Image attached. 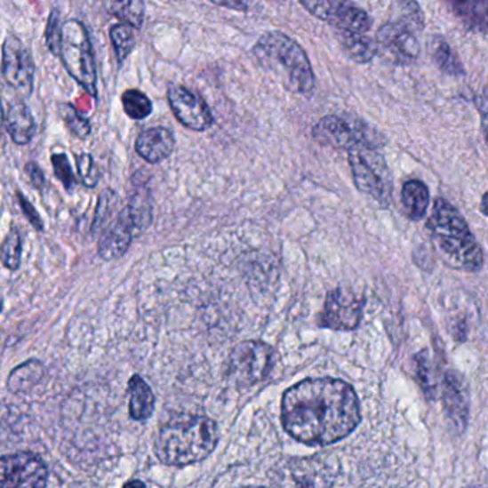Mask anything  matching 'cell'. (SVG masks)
I'll use <instances>...</instances> for the list:
<instances>
[{"label":"cell","mask_w":488,"mask_h":488,"mask_svg":"<svg viewBox=\"0 0 488 488\" xmlns=\"http://www.w3.org/2000/svg\"><path fill=\"white\" fill-rule=\"evenodd\" d=\"M283 424L291 437L307 445L334 444L361 421L353 387L335 379H308L286 389L281 403Z\"/></svg>","instance_id":"6da1fadb"},{"label":"cell","mask_w":488,"mask_h":488,"mask_svg":"<svg viewBox=\"0 0 488 488\" xmlns=\"http://www.w3.org/2000/svg\"><path fill=\"white\" fill-rule=\"evenodd\" d=\"M220 431L213 420L182 415L166 422L155 440V452L166 466H189L205 460L217 447Z\"/></svg>","instance_id":"7a4b0ae2"},{"label":"cell","mask_w":488,"mask_h":488,"mask_svg":"<svg viewBox=\"0 0 488 488\" xmlns=\"http://www.w3.org/2000/svg\"><path fill=\"white\" fill-rule=\"evenodd\" d=\"M253 56L264 69L278 77L291 92L311 96L316 89V75L308 55L301 44L288 35L272 30L253 44Z\"/></svg>","instance_id":"3957f363"},{"label":"cell","mask_w":488,"mask_h":488,"mask_svg":"<svg viewBox=\"0 0 488 488\" xmlns=\"http://www.w3.org/2000/svg\"><path fill=\"white\" fill-rule=\"evenodd\" d=\"M428 229L443 260L452 268L478 271L483 267L484 255L470 228L461 213L445 199L438 198L434 204Z\"/></svg>","instance_id":"277c9868"},{"label":"cell","mask_w":488,"mask_h":488,"mask_svg":"<svg viewBox=\"0 0 488 488\" xmlns=\"http://www.w3.org/2000/svg\"><path fill=\"white\" fill-rule=\"evenodd\" d=\"M422 29L424 15L420 4L415 0H398L396 15L377 32V52L398 65L414 62L420 55L417 35Z\"/></svg>","instance_id":"5b68a950"},{"label":"cell","mask_w":488,"mask_h":488,"mask_svg":"<svg viewBox=\"0 0 488 488\" xmlns=\"http://www.w3.org/2000/svg\"><path fill=\"white\" fill-rule=\"evenodd\" d=\"M60 58L69 76L74 77L86 93L98 96V72L92 42L84 22L69 19L62 23Z\"/></svg>","instance_id":"8992f818"},{"label":"cell","mask_w":488,"mask_h":488,"mask_svg":"<svg viewBox=\"0 0 488 488\" xmlns=\"http://www.w3.org/2000/svg\"><path fill=\"white\" fill-rule=\"evenodd\" d=\"M379 149L371 145H356L348 149V161L356 188L387 206L393 198V178Z\"/></svg>","instance_id":"52a82bcc"},{"label":"cell","mask_w":488,"mask_h":488,"mask_svg":"<svg viewBox=\"0 0 488 488\" xmlns=\"http://www.w3.org/2000/svg\"><path fill=\"white\" fill-rule=\"evenodd\" d=\"M312 136L324 147L347 149L356 145L381 148L384 138L377 129L353 115H327L312 128Z\"/></svg>","instance_id":"ba28073f"},{"label":"cell","mask_w":488,"mask_h":488,"mask_svg":"<svg viewBox=\"0 0 488 488\" xmlns=\"http://www.w3.org/2000/svg\"><path fill=\"white\" fill-rule=\"evenodd\" d=\"M274 367V349L262 341L236 346L228 361V375L238 386H253L268 377Z\"/></svg>","instance_id":"9c48e42d"},{"label":"cell","mask_w":488,"mask_h":488,"mask_svg":"<svg viewBox=\"0 0 488 488\" xmlns=\"http://www.w3.org/2000/svg\"><path fill=\"white\" fill-rule=\"evenodd\" d=\"M34 56L16 35H8L2 44V76L19 95L29 98L35 86Z\"/></svg>","instance_id":"30bf717a"},{"label":"cell","mask_w":488,"mask_h":488,"mask_svg":"<svg viewBox=\"0 0 488 488\" xmlns=\"http://www.w3.org/2000/svg\"><path fill=\"white\" fill-rule=\"evenodd\" d=\"M300 4L312 16L338 30L367 34L371 29L370 15L351 0H300Z\"/></svg>","instance_id":"8fae6325"},{"label":"cell","mask_w":488,"mask_h":488,"mask_svg":"<svg viewBox=\"0 0 488 488\" xmlns=\"http://www.w3.org/2000/svg\"><path fill=\"white\" fill-rule=\"evenodd\" d=\"M48 481V468L41 457L30 452L0 457V487H44Z\"/></svg>","instance_id":"7c38bea8"},{"label":"cell","mask_w":488,"mask_h":488,"mask_svg":"<svg viewBox=\"0 0 488 488\" xmlns=\"http://www.w3.org/2000/svg\"><path fill=\"white\" fill-rule=\"evenodd\" d=\"M168 102L180 125L195 132H203L213 124L212 112L205 100L182 84H171L168 89Z\"/></svg>","instance_id":"4fadbf2b"},{"label":"cell","mask_w":488,"mask_h":488,"mask_svg":"<svg viewBox=\"0 0 488 488\" xmlns=\"http://www.w3.org/2000/svg\"><path fill=\"white\" fill-rule=\"evenodd\" d=\"M363 298L354 294L353 291H332L325 300L321 325L331 330H354L363 318Z\"/></svg>","instance_id":"5bb4252c"},{"label":"cell","mask_w":488,"mask_h":488,"mask_svg":"<svg viewBox=\"0 0 488 488\" xmlns=\"http://www.w3.org/2000/svg\"><path fill=\"white\" fill-rule=\"evenodd\" d=\"M140 234V229L136 227L128 206H125L118 213L114 224L109 225L103 232V236H100V248H98L100 258L105 261L118 260L128 251L133 238Z\"/></svg>","instance_id":"9a60e30c"},{"label":"cell","mask_w":488,"mask_h":488,"mask_svg":"<svg viewBox=\"0 0 488 488\" xmlns=\"http://www.w3.org/2000/svg\"><path fill=\"white\" fill-rule=\"evenodd\" d=\"M177 140L172 131L165 126L148 128L138 135L135 151L143 161L159 164L172 155Z\"/></svg>","instance_id":"2e32d148"},{"label":"cell","mask_w":488,"mask_h":488,"mask_svg":"<svg viewBox=\"0 0 488 488\" xmlns=\"http://www.w3.org/2000/svg\"><path fill=\"white\" fill-rule=\"evenodd\" d=\"M4 129L11 140L19 145H28L36 135V121L29 107L23 100H15L9 105L8 115L4 116Z\"/></svg>","instance_id":"e0dca14e"},{"label":"cell","mask_w":488,"mask_h":488,"mask_svg":"<svg viewBox=\"0 0 488 488\" xmlns=\"http://www.w3.org/2000/svg\"><path fill=\"white\" fill-rule=\"evenodd\" d=\"M129 414L136 421H147L154 414L155 396L151 387L140 375L129 380Z\"/></svg>","instance_id":"ac0fdd59"},{"label":"cell","mask_w":488,"mask_h":488,"mask_svg":"<svg viewBox=\"0 0 488 488\" xmlns=\"http://www.w3.org/2000/svg\"><path fill=\"white\" fill-rule=\"evenodd\" d=\"M455 16L473 32H487V0H448Z\"/></svg>","instance_id":"d6986e66"},{"label":"cell","mask_w":488,"mask_h":488,"mask_svg":"<svg viewBox=\"0 0 488 488\" xmlns=\"http://www.w3.org/2000/svg\"><path fill=\"white\" fill-rule=\"evenodd\" d=\"M338 41L341 44L342 51L346 52L349 60L356 63H368L374 60L377 52V44L360 32H347L338 30Z\"/></svg>","instance_id":"ffe728a7"},{"label":"cell","mask_w":488,"mask_h":488,"mask_svg":"<svg viewBox=\"0 0 488 488\" xmlns=\"http://www.w3.org/2000/svg\"><path fill=\"white\" fill-rule=\"evenodd\" d=\"M401 201L404 206L407 217L412 220H420L426 215L429 205V191L421 180H412L405 182L401 194Z\"/></svg>","instance_id":"44dd1931"},{"label":"cell","mask_w":488,"mask_h":488,"mask_svg":"<svg viewBox=\"0 0 488 488\" xmlns=\"http://www.w3.org/2000/svg\"><path fill=\"white\" fill-rule=\"evenodd\" d=\"M44 367L41 361H28L12 371L8 379V388L11 393H28L37 382L44 379Z\"/></svg>","instance_id":"7402d4cb"},{"label":"cell","mask_w":488,"mask_h":488,"mask_svg":"<svg viewBox=\"0 0 488 488\" xmlns=\"http://www.w3.org/2000/svg\"><path fill=\"white\" fill-rule=\"evenodd\" d=\"M107 8L110 15L135 30H140L145 22L147 8L143 0H108Z\"/></svg>","instance_id":"603a6c76"},{"label":"cell","mask_w":488,"mask_h":488,"mask_svg":"<svg viewBox=\"0 0 488 488\" xmlns=\"http://www.w3.org/2000/svg\"><path fill=\"white\" fill-rule=\"evenodd\" d=\"M429 46H431L434 62L440 68L441 72L450 76H463V63L444 37H434L433 42H429Z\"/></svg>","instance_id":"cb8c5ba5"},{"label":"cell","mask_w":488,"mask_h":488,"mask_svg":"<svg viewBox=\"0 0 488 488\" xmlns=\"http://www.w3.org/2000/svg\"><path fill=\"white\" fill-rule=\"evenodd\" d=\"M110 42L114 46L115 56L119 67L124 65L136 46L135 29L125 23H118L109 29Z\"/></svg>","instance_id":"d4e9b609"},{"label":"cell","mask_w":488,"mask_h":488,"mask_svg":"<svg viewBox=\"0 0 488 488\" xmlns=\"http://www.w3.org/2000/svg\"><path fill=\"white\" fill-rule=\"evenodd\" d=\"M124 112L133 121H142L152 114L154 107L149 98L138 89H128L122 93Z\"/></svg>","instance_id":"484cf974"},{"label":"cell","mask_w":488,"mask_h":488,"mask_svg":"<svg viewBox=\"0 0 488 488\" xmlns=\"http://www.w3.org/2000/svg\"><path fill=\"white\" fill-rule=\"evenodd\" d=\"M60 114L69 132L76 136L77 140H84L92 132V125L89 119L84 118L72 103H63L60 108Z\"/></svg>","instance_id":"4316f807"},{"label":"cell","mask_w":488,"mask_h":488,"mask_svg":"<svg viewBox=\"0 0 488 488\" xmlns=\"http://www.w3.org/2000/svg\"><path fill=\"white\" fill-rule=\"evenodd\" d=\"M0 260L6 268L13 269V271L19 268V265L22 261V238L16 228H12L4 238L2 248H0Z\"/></svg>","instance_id":"83f0119b"},{"label":"cell","mask_w":488,"mask_h":488,"mask_svg":"<svg viewBox=\"0 0 488 488\" xmlns=\"http://www.w3.org/2000/svg\"><path fill=\"white\" fill-rule=\"evenodd\" d=\"M77 172L84 187L95 188L100 180V171L91 154H81L76 156Z\"/></svg>","instance_id":"f1b7e54d"},{"label":"cell","mask_w":488,"mask_h":488,"mask_svg":"<svg viewBox=\"0 0 488 488\" xmlns=\"http://www.w3.org/2000/svg\"><path fill=\"white\" fill-rule=\"evenodd\" d=\"M60 35H62V19H60V12L56 11V9H52L48 22H46L44 41H46V44H48L52 55L58 56V58H60Z\"/></svg>","instance_id":"f546056e"},{"label":"cell","mask_w":488,"mask_h":488,"mask_svg":"<svg viewBox=\"0 0 488 488\" xmlns=\"http://www.w3.org/2000/svg\"><path fill=\"white\" fill-rule=\"evenodd\" d=\"M52 165H53L56 177L62 182L63 187L67 188L68 191L74 189L75 185H76V180H75V175L72 172V168H70L69 159H68L67 155H52Z\"/></svg>","instance_id":"4dcf8cb0"},{"label":"cell","mask_w":488,"mask_h":488,"mask_svg":"<svg viewBox=\"0 0 488 488\" xmlns=\"http://www.w3.org/2000/svg\"><path fill=\"white\" fill-rule=\"evenodd\" d=\"M19 198V204H20V206H22L23 212H25L26 218L32 222V225H34L35 228H37V229H42V225H44V222H42L41 217H39V213H37V211L35 210L34 205L28 201V199L23 196L22 194H18Z\"/></svg>","instance_id":"1f68e13d"},{"label":"cell","mask_w":488,"mask_h":488,"mask_svg":"<svg viewBox=\"0 0 488 488\" xmlns=\"http://www.w3.org/2000/svg\"><path fill=\"white\" fill-rule=\"evenodd\" d=\"M211 4H217L220 8L231 9V11H250L253 0H210Z\"/></svg>","instance_id":"d6a6232c"},{"label":"cell","mask_w":488,"mask_h":488,"mask_svg":"<svg viewBox=\"0 0 488 488\" xmlns=\"http://www.w3.org/2000/svg\"><path fill=\"white\" fill-rule=\"evenodd\" d=\"M25 171L26 173H28V177H29L30 182H32V185H34L35 188H37V189H42V188L44 187V171L39 168L37 164H35V162L26 164Z\"/></svg>","instance_id":"836d02e7"},{"label":"cell","mask_w":488,"mask_h":488,"mask_svg":"<svg viewBox=\"0 0 488 488\" xmlns=\"http://www.w3.org/2000/svg\"><path fill=\"white\" fill-rule=\"evenodd\" d=\"M4 128V107H2V100H0V132Z\"/></svg>","instance_id":"e575fe53"},{"label":"cell","mask_w":488,"mask_h":488,"mask_svg":"<svg viewBox=\"0 0 488 488\" xmlns=\"http://www.w3.org/2000/svg\"><path fill=\"white\" fill-rule=\"evenodd\" d=\"M126 487H132V485H136V487H143V483H140V481H131V483H128V484H125Z\"/></svg>","instance_id":"d590c367"},{"label":"cell","mask_w":488,"mask_h":488,"mask_svg":"<svg viewBox=\"0 0 488 488\" xmlns=\"http://www.w3.org/2000/svg\"><path fill=\"white\" fill-rule=\"evenodd\" d=\"M2 309H4V300L0 297V312H2Z\"/></svg>","instance_id":"8d00e7d4"},{"label":"cell","mask_w":488,"mask_h":488,"mask_svg":"<svg viewBox=\"0 0 488 488\" xmlns=\"http://www.w3.org/2000/svg\"><path fill=\"white\" fill-rule=\"evenodd\" d=\"M276 2H283V0H276Z\"/></svg>","instance_id":"74e56055"}]
</instances>
